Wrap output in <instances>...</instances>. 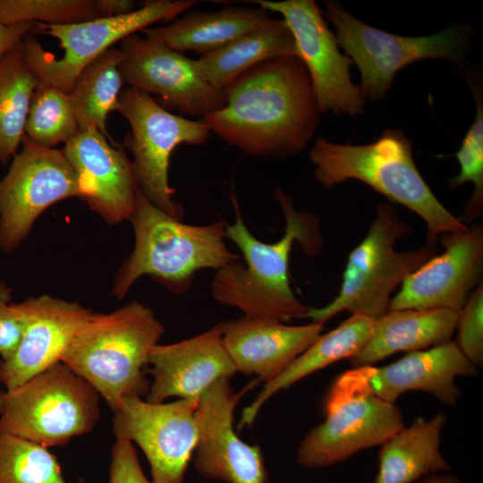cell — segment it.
<instances>
[{
    "label": "cell",
    "instance_id": "obj_1",
    "mask_svg": "<svg viewBox=\"0 0 483 483\" xmlns=\"http://www.w3.org/2000/svg\"><path fill=\"white\" fill-rule=\"evenodd\" d=\"M223 106L203 120L243 154L283 159L313 138L320 110L306 67L295 55L265 60L223 89Z\"/></svg>",
    "mask_w": 483,
    "mask_h": 483
},
{
    "label": "cell",
    "instance_id": "obj_2",
    "mask_svg": "<svg viewBox=\"0 0 483 483\" xmlns=\"http://www.w3.org/2000/svg\"><path fill=\"white\" fill-rule=\"evenodd\" d=\"M315 180L326 190L358 180L416 213L427 225V242L443 233H462L468 226L435 196L419 172L411 142L397 129H387L374 142L338 144L318 138L309 150Z\"/></svg>",
    "mask_w": 483,
    "mask_h": 483
},
{
    "label": "cell",
    "instance_id": "obj_3",
    "mask_svg": "<svg viewBox=\"0 0 483 483\" xmlns=\"http://www.w3.org/2000/svg\"><path fill=\"white\" fill-rule=\"evenodd\" d=\"M165 326L154 311L131 301L93 313L80 326L60 361L86 380L112 409L121 399L148 394L144 367Z\"/></svg>",
    "mask_w": 483,
    "mask_h": 483
},
{
    "label": "cell",
    "instance_id": "obj_4",
    "mask_svg": "<svg viewBox=\"0 0 483 483\" xmlns=\"http://www.w3.org/2000/svg\"><path fill=\"white\" fill-rule=\"evenodd\" d=\"M130 220L135 244L114 278L113 294L118 299L145 275L174 293H183L198 271L241 260L225 243L224 221L185 224L157 208L140 191Z\"/></svg>",
    "mask_w": 483,
    "mask_h": 483
},
{
    "label": "cell",
    "instance_id": "obj_5",
    "mask_svg": "<svg viewBox=\"0 0 483 483\" xmlns=\"http://www.w3.org/2000/svg\"><path fill=\"white\" fill-rule=\"evenodd\" d=\"M411 231L393 205H378L366 236L348 256L338 294L323 307H309L306 318L324 325L343 310L375 319L384 315L394 291L436 252V245L429 243L395 250L396 242Z\"/></svg>",
    "mask_w": 483,
    "mask_h": 483
},
{
    "label": "cell",
    "instance_id": "obj_6",
    "mask_svg": "<svg viewBox=\"0 0 483 483\" xmlns=\"http://www.w3.org/2000/svg\"><path fill=\"white\" fill-rule=\"evenodd\" d=\"M193 0H153L127 14L67 24L36 23L22 38L27 64L40 83L70 92L80 72L126 37L151 25L174 20Z\"/></svg>",
    "mask_w": 483,
    "mask_h": 483
},
{
    "label": "cell",
    "instance_id": "obj_7",
    "mask_svg": "<svg viewBox=\"0 0 483 483\" xmlns=\"http://www.w3.org/2000/svg\"><path fill=\"white\" fill-rule=\"evenodd\" d=\"M100 398L58 361L13 389L0 390V430L47 448L65 445L95 428Z\"/></svg>",
    "mask_w": 483,
    "mask_h": 483
},
{
    "label": "cell",
    "instance_id": "obj_8",
    "mask_svg": "<svg viewBox=\"0 0 483 483\" xmlns=\"http://www.w3.org/2000/svg\"><path fill=\"white\" fill-rule=\"evenodd\" d=\"M324 411L325 420L310 429L298 448V462L309 469L329 466L381 445L404 427L394 402L372 391L367 366L347 370L333 382Z\"/></svg>",
    "mask_w": 483,
    "mask_h": 483
},
{
    "label": "cell",
    "instance_id": "obj_9",
    "mask_svg": "<svg viewBox=\"0 0 483 483\" xmlns=\"http://www.w3.org/2000/svg\"><path fill=\"white\" fill-rule=\"evenodd\" d=\"M325 14L335 29L340 47L360 73L364 100L377 101L392 87L398 71L424 59H444L462 65L472 30L453 24L437 33L400 36L355 18L336 1H324Z\"/></svg>",
    "mask_w": 483,
    "mask_h": 483
},
{
    "label": "cell",
    "instance_id": "obj_10",
    "mask_svg": "<svg viewBox=\"0 0 483 483\" xmlns=\"http://www.w3.org/2000/svg\"><path fill=\"white\" fill-rule=\"evenodd\" d=\"M117 111L129 123L126 147L131 151L132 170L141 193L157 208L182 220L184 211L173 199L168 171L174 149L180 144H205L211 133L202 120L172 114L149 94L132 87L122 90Z\"/></svg>",
    "mask_w": 483,
    "mask_h": 483
},
{
    "label": "cell",
    "instance_id": "obj_11",
    "mask_svg": "<svg viewBox=\"0 0 483 483\" xmlns=\"http://www.w3.org/2000/svg\"><path fill=\"white\" fill-rule=\"evenodd\" d=\"M72 197L81 198V191L63 148H44L24 136L0 180V248L14 250L45 209Z\"/></svg>",
    "mask_w": 483,
    "mask_h": 483
},
{
    "label": "cell",
    "instance_id": "obj_12",
    "mask_svg": "<svg viewBox=\"0 0 483 483\" xmlns=\"http://www.w3.org/2000/svg\"><path fill=\"white\" fill-rule=\"evenodd\" d=\"M198 402H149L140 396H128L111 409L115 438L140 446L155 483L183 482L197 444Z\"/></svg>",
    "mask_w": 483,
    "mask_h": 483
},
{
    "label": "cell",
    "instance_id": "obj_13",
    "mask_svg": "<svg viewBox=\"0 0 483 483\" xmlns=\"http://www.w3.org/2000/svg\"><path fill=\"white\" fill-rule=\"evenodd\" d=\"M282 16L309 75L321 113L357 115L365 100L350 74L352 60L340 51L336 36L313 0L246 1Z\"/></svg>",
    "mask_w": 483,
    "mask_h": 483
},
{
    "label": "cell",
    "instance_id": "obj_14",
    "mask_svg": "<svg viewBox=\"0 0 483 483\" xmlns=\"http://www.w3.org/2000/svg\"><path fill=\"white\" fill-rule=\"evenodd\" d=\"M119 48V71L129 87L156 94L167 106L195 117L223 106V90L208 80L197 60L136 33L123 38Z\"/></svg>",
    "mask_w": 483,
    "mask_h": 483
},
{
    "label": "cell",
    "instance_id": "obj_15",
    "mask_svg": "<svg viewBox=\"0 0 483 483\" xmlns=\"http://www.w3.org/2000/svg\"><path fill=\"white\" fill-rule=\"evenodd\" d=\"M259 381L234 392L229 378L214 382L199 396L196 409L198 438L194 466L208 479L225 483H266L267 473L262 451L248 445L233 428L234 410L242 395Z\"/></svg>",
    "mask_w": 483,
    "mask_h": 483
},
{
    "label": "cell",
    "instance_id": "obj_16",
    "mask_svg": "<svg viewBox=\"0 0 483 483\" xmlns=\"http://www.w3.org/2000/svg\"><path fill=\"white\" fill-rule=\"evenodd\" d=\"M444 251L431 257L402 283L388 310L446 309L459 313L482 282L483 228L468 226L462 233H443Z\"/></svg>",
    "mask_w": 483,
    "mask_h": 483
},
{
    "label": "cell",
    "instance_id": "obj_17",
    "mask_svg": "<svg viewBox=\"0 0 483 483\" xmlns=\"http://www.w3.org/2000/svg\"><path fill=\"white\" fill-rule=\"evenodd\" d=\"M63 150L78 175L80 199L109 224L130 220L140 188L123 148L91 127L66 142Z\"/></svg>",
    "mask_w": 483,
    "mask_h": 483
},
{
    "label": "cell",
    "instance_id": "obj_18",
    "mask_svg": "<svg viewBox=\"0 0 483 483\" xmlns=\"http://www.w3.org/2000/svg\"><path fill=\"white\" fill-rule=\"evenodd\" d=\"M148 365L153 377L146 400L149 402H164L174 396L199 399L214 382L237 372L218 325L174 343H157Z\"/></svg>",
    "mask_w": 483,
    "mask_h": 483
},
{
    "label": "cell",
    "instance_id": "obj_19",
    "mask_svg": "<svg viewBox=\"0 0 483 483\" xmlns=\"http://www.w3.org/2000/svg\"><path fill=\"white\" fill-rule=\"evenodd\" d=\"M20 304L25 316L21 341L11 359L0 360V383L7 390L60 361L73 334L92 312L47 294Z\"/></svg>",
    "mask_w": 483,
    "mask_h": 483
},
{
    "label": "cell",
    "instance_id": "obj_20",
    "mask_svg": "<svg viewBox=\"0 0 483 483\" xmlns=\"http://www.w3.org/2000/svg\"><path fill=\"white\" fill-rule=\"evenodd\" d=\"M223 343L237 371L255 375L267 384L306 351L321 335L323 326L284 322L243 316L217 324Z\"/></svg>",
    "mask_w": 483,
    "mask_h": 483
},
{
    "label": "cell",
    "instance_id": "obj_21",
    "mask_svg": "<svg viewBox=\"0 0 483 483\" xmlns=\"http://www.w3.org/2000/svg\"><path fill=\"white\" fill-rule=\"evenodd\" d=\"M367 367L369 386L386 402H394L406 391L417 390L433 394L447 406H454L461 395L455 377L479 373L452 341L408 352L386 366Z\"/></svg>",
    "mask_w": 483,
    "mask_h": 483
},
{
    "label": "cell",
    "instance_id": "obj_22",
    "mask_svg": "<svg viewBox=\"0 0 483 483\" xmlns=\"http://www.w3.org/2000/svg\"><path fill=\"white\" fill-rule=\"evenodd\" d=\"M275 198L285 217L283 237L273 243L257 239L247 228L235 194H231L235 222L225 224V235L241 250L247 269L257 278L284 291H292L288 277L290 252L298 242L307 255H316L322 248L323 239L317 217L309 212L297 211L292 199L280 187Z\"/></svg>",
    "mask_w": 483,
    "mask_h": 483
},
{
    "label": "cell",
    "instance_id": "obj_23",
    "mask_svg": "<svg viewBox=\"0 0 483 483\" xmlns=\"http://www.w3.org/2000/svg\"><path fill=\"white\" fill-rule=\"evenodd\" d=\"M458 313L446 309L387 310L375 320L365 346L348 359L353 368L372 366L399 352H417L451 341Z\"/></svg>",
    "mask_w": 483,
    "mask_h": 483
},
{
    "label": "cell",
    "instance_id": "obj_24",
    "mask_svg": "<svg viewBox=\"0 0 483 483\" xmlns=\"http://www.w3.org/2000/svg\"><path fill=\"white\" fill-rule=\"evenodd\" d=\"M269 12L259 7L227 6L216 11L187 12L167 25L148 27L145 38L182 53L200 56L214 52L240 35L267 21Z\"/></svg>",
    "mask_w": 483,
    "mask_h": 483
},
{
    "label": "cell",
    "instance_id": "obj_25",
    "mask_svg": "<svg viewBox=\"0 0 483 483\" xmlns=\"http://www.w3.org/2000/svg\"><path fill=\"white\" fill-rule=\"evenodd\" d=\"M375 320L366 315L352 314L332 331L320 335L285 370L264 385L254 401L242 411L238 428L250 426L261 407L275 394L337 360L350 359L360 352L371 335Z\"/></svg>",
    "mask_w": 483,
    "mask_h": 483
},
{
    "label": "cell",
    "instance_id": "obj_26",
    "mask_svg": "<svg viewBox=\"0 0 483 483\" xmlns=\"http://www.w3.org/2000/svg\"><path fill=\"white\" fill-rule=\"evenodd\" d=\"M446 414L417 418L381 445L374 483H411L428 472L445 471L450 465L439 451Z\"/></svg>",
    "mask_w": 483,
    "mask_h": 483
},
{
    "label": "cell",
    "instance_id": "obj_27",
    "mask_svg": "<svg viewBox=\"0 0 483 483\" xmlns=\"http://www.w3.org/2000/svg\"><path fill=\"white\" fill-rule=\"evenodd\" d=\"M296 55L292 34L283 19L269 18L197 63L208 80L223 89L254 65L274 57Z\"/></svg>",
    "mask_w": 483,
    "mask_h": 483
},
{
    "label": "cell",
    "instance_id": "obj_28",
    "mask_svg": "<svg viewBox=\"0 0 483 483\" xmlns=\"http://www.w3.org/2000/svg\"><path fill=\"white\" fill-rule=\"evenodd\" d=\"M213 299L245 315L285 322L306 318L309 307L293 294L253 275L241 260L215 270L210 284Z\"/></svg>",
    "mask_w": 483,
    "mask_h": 483
},
{
    "label": "cell",
    "instance_id": "obj_29",
    "mask_svg": "<svg viewBox=\"0 0 483 483\" xmlns=\"http://www.w3.org/2000/svg\"><path fill=\"white\" fill-rule=\"evenodd\" d=\"M122 52L106 50L79 74L68 93L80 131L94 127L112 144L118 145L106 129L109 113L117 111L123 80L119 71Z\"/></svg>",
    "mask_w": 483,
    "mask_h": 483
},
{
    "label": "cell",
    "instance_id": "obj_30",
    "mask_svg": "<svg viewBox=\"0 0 483 483\" xmlns=\"http://www.w3.org/2000/svg\"><path fill=\"white\" fill-rule=\"evenodd\" d=\"M38 80L26 62L22 40L0 55V163L9 164L25 136Z\"/></svg>",
    "mask_w": 483,
    "mask_h": 483
},
{
    "label": "cell",
    "instance_id": "obj_31",
    "mask_svg": "<svg viewBox=\"0 0 483 483\" xmlns=\"http://www.w3.org/2000/svg\"><path fill=\"white\" fill-rule=\"evenodd\" d=\"M79 132L68 93L38 82L31 97L25 136L38 146L55 148Z\"/></svg>",
    "mask_w": 483,
    "mask_h": 483
},
{
    "label": "cell",
    "instance_id": "obj_32",
    "mask_svg": "<svg viewBox=\"0 0 483 483\" xmlns=\"http://www.w3.org/2000/svg\"><path fill=\"white\" fill-rule=\"evenodd\" d=\"M0 483L68 482L48 448L0 430Z\"/></svg>",
    "mask_w": 483,
    "mask_h": 483
},
{
    "label": "cell",
    "instance_id": "obj_33",
    "mask_svg": "<svg viewBox=\"0 0 483 483\" xmlns=\"http://www.w3.org/2000/svg\"><path fill=\"white\" fill-rule=\"evenodd\" d=\"M101 18L97 0H0V23L67 25Z\"/></svg>",
    "mask_w": 483,
    "mask_h": 483
},
{
    "label": "cell",
    "instance_id": "obj_34",
    "mask_svg": "<svg viewBox=\"0 0 483 483\" xmlns=\"http://www.w3.org/2000/svg\"><path fill=\"white\" fill-rule=\"evenodd\" d=\"M470 87L476 101V115L455 153L460 172L449 180L452 190L469 182L474 185L472 196L459 217L463 223L480 216L483 212V97L481 88L470 83Z\"/></svg>",
    "mask_w": 483,
    "mask_h": 483
},
{
    "label": "cell",
    "instance_id": "obj_35",
    "mask_svg": "<svg viewBox=\"0 0 483 483\" xmlns=\"http://www.w3.org/2000/svg\"><path fill=\"white\" fill-rule=\"evenodd\" d=\"M457 341L462 354L475 366L483 362V283L470 294L458 313Z\"/></svg>",
    "mask_w": 483,
    "mask_h": 483
},
{
    "label": "cell",
    "instance_id": "obj_36",
    "mask_svg": "<svg viewBox=\"0 0 483 483\" xmlns=\"http://www.w3.org/2000/svg\"><path fill=\"white\" fill-rule=\"evenodd\" d=\"M11 289L0 283V356L8 360L16 352L25 329V316L20 303H11Z\"/></svg>",
    "mask_w": 483,
    "mask_h": 483
},
{
    "label": "cell",
    "instance_id": "obj_37",
    "mask_svg": "<svg viewBox=\"0 0 483 483\" xmlns=\"http://www.w3.org/2000/svg\"><path fill=\"white\" fill-rule=\"evenodd\" d=\"M110 457L108 483H155L145 476L131 442L115 439Z\"/></svg>",
    "mask_w": 483,
    "mask_h": 483
},
{
    "label": "cell",
    "instance_id": "obj_38",
    "mask_svg": "<svg viewBox=\"0 0 483 483\" xmlns=\"http://www.w3.org/2000/svg\"><path fill=\"white\" fill-rule=\"evenodd\" d=\"M36 23L27 22L15 25L0 23V55L22 40L30 32H33Z\"/></svg>",
    "mask_w": 483,
    "mask_h": 483
},
{
    "label": "cell",
    "instance_id": "obj_39",
    "mask_svg": "<svg viewBox=\"0 0 483 483\" xmlns=\"http://www.w3.org/2000/svg\"><path fill=\"white\" fill-rule=\"evenodd\" d=\"M101 17H115L135 10L137 3L131 0H97Z\"/></svg>",
    "mask_w": 483,
    "mask_h": 483
},
{
    "label": "cell",
    "instance_id": "obj_40",
    "mask_svg": "<svg viewBox=\"0 0 483 483\" xmlns=\"http://www.w3.org/2000/svg\"><path fill=\"white\" fill-rule=\"evenodd\" d=\"M423 483H462L460 479L450 474H437L428 478Z\"/></svg>",
    "mask_w": 483,
    "mask_h": 483
}]
</instances>
